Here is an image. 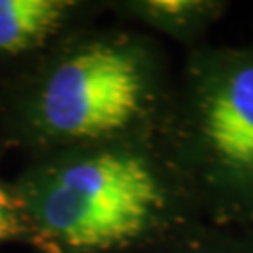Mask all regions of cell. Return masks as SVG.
<instances>
[{"instance_id":"obj_1","label":"cell","mask_w":253,"mask_h":253,"mask_svg":"<svg viewBox=\"0 0 253 253\" xmlns=\"http://www.w3.org/2000/svg\"><path fill=\"white\" fill-rule=\"evenodd\" d=\"M13 188L40 253H146L205 221L158 137L34 156Z\"/></svg>"},{"instance_id":"obj_2","label":"cell","mask_w":253,"mask_h":253,"mask_svg":"<svg viewBox=\"0 0 253 253\" xmlns=\"http://www.w3.org/2000/svg\"><path fill=\"white\" fill-rule=\"evenodd\" d=\"M174 77L160 38L131 27L77 28L30 62L13 127L34 156L158 137Z\"/></svg>"},{"instance_id":"obj_3","label":"cell","mask_w":253,"mask_h":253,"mask_svg":"<svg viewBox=\"0 0 253 253\" xmlns=\"http://www.w3.org/2000/svg\"><path fill=\"white\" fill-rule=\"evenodd\" d=\"M158 139L207 223L253 227V42L184 54Z\"/></svg>"},{"instance_id":"obj_4","label":"cell","mask_w":253,"mask_h":253,"mask_svg":"<svg viewBox=\"0 0 253 253\" xmlns=\"http://www.w3.org/2000/svg\"><path fill=\"white\" fill-rule=\"evenodd\" d=\"M94 8L73 0H0V54L30 62L77 28Z\"/></svg>"},{"instance_id":"obj_5","label":"cell","mask_w":253,"mask_h":253,"mask_svg":"<svg viewBox=\"0 0 253 253\" xmlns=\"http://www.w3.org/2000/svg\"><path fill=\"white\" fill-rule=\"evenodd\" d=\"M111 6L127 27H143V32L167 38L190 53L207 45L208 32L231 4L223 0H124Z\"/></svg>"},{"instance_id":"obj_6","label":"cell","mask_w":253,"mask_h":253,"mask_svg":"<svg viewBox=\"0 0 253 253\" xmlns=\"http://www.w3.org/2000/svg\"><path fill=\"white\" fill-rule=\"evenodd\" d=\"M146 253H253V227L197 223Z\"/></svg>"},{"instance_id":"obj_7","label":"cell","mask_w":253,"mask_h":253,"mask_svg":"<svg viewBox=\"0 0 253 253\" xmlns=\"http://www.w3.org/2000/svg\"><path fill=\"white\" fill-rule=\"evenodd\" d=\"M17 240L32 242L30 221L15 188H8L0 182V244Z\"/></svg>"}]
</instances>
